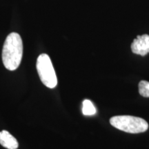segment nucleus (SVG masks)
<instances>
[{"label": "nucleus", "instance_id": "nucleus-5", "mask_svg": "<svg viewBox=\"0 0 149 149\" xmlns=\"http://www.w3.org/2000/svg\"><path fill=\"white\" fill-rule=\"evenodd\" d=\"M0 144L8 149H17L19 146L17 139L6 130L0 131Z\"/></svg>", "mask_w": 149, "mask_h": 149}, {"label": "nucleus", "instance_id": "nucleus-7", "mask_svg": "<svg viewBox=\"0 0 149 149\" xmlns=\"http://www.w3.org/2000/svg\"><path fill=\"white\" fill-rule=\"evenodd\" d=\"M139 93L144 97H149V81L142 80L139 83Z\"/></svg>", "mask_w": 149, "mask_h": 149}, {"label": "nucleus", "instance_id": "nucleus-2", "mask_svg": "<svg viewBox=\"0 0 149 149\" xmlns=\"http://www.w3.org/2000/svg\"><path fill=\"white\" fill-rule=\"evenodd\" d=\"M110 123L115 128L129 133H144L148 128L146 120L130 115L114 116L111 118Z\"/></svg>", "mask_w": 149, "mask_h": 149}, {"label": "nucleus", "instance_id": "nucleus-1", "mask_svg": "<svg viewBox=\"0 0 149 149\" xmlns=\"http://www.w3.org/2000/svg\"><path fill=\"white\" fill-rule=\"evenodd\" d=\"M23 55V42L18 33H11L7 36L2 49V61L5 68L15 70L21 64Z\"/></svg>", "mask_w": 149, "mask_h": 149}, {"label": "nucleus", "instance_id": "nucleus-6", "mask_svg": "<svg viewBox=\"0 0 149 149\" xmlns=\"http://www.w3.org/2000/svg\"><path fill=\"white\" fill-rule=\"evenodd\" d=\"M96 112L95 107H94L91 101L88 100H84L82 107V113L84 115L91 116V115H94L96 113Z\"/></svg>", "mask_w": 149, "mask_h": 149}, {"label": "nucleus", "instance_id": "nucleus-4", "mask_svg": "<svg viewBox=\"0 0 149 149\" xmlns=\"http://www.w3.org/2000/svg\"><path fill=\"white\" fill-rule=\"evenodd\" d=\"M131 50L133 53L141 56L149 53V35H138L132 43Z\"/></svg>", "mask_w": 149, "mask_h": 149}, {"label": "nucleus", "instance_id": "nucleus-3", "mask_svg": "<svg viewBox=\"0 0 149 149\" xmlns=\"http://www.w3.org/2000/svg\"><path fill=\"white\" fill-rule=\"evenodd\" d=\"M36 67L42 82L49 88L57 85V78L51 58L47 54H41L37 59Z\"/></svg>", "mask_w": 149, "mask_h": 149}]
</instances>
